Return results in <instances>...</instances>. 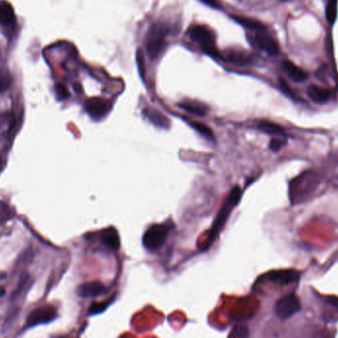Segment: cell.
I'll use <instances>...</instances> for the list:
<instances>
[{
  "mask_svg": "<svg viewBox=\"0 0 338 338\" xmlns=\"http://www.w3.org/2000/svg\"><path fill=\"white\" fill-rule=\"evenodd\" d=\"M300 310H301L300 301L293 294L287 295L279 299L274 307V312L276 316L281 320L290 319Z\"/></svg>",
  "mask_w": 338,
  "mask_h": 338,
  "instance_id": "5b68a950",
  "label": "cell"
},
{
  "mask_svg": "<svg viewBox=\"0 0 338 338\" xmlns=\"http://www.w3.org/2000/svg\"><path fill=\"white\" fill-rule=\"evenodd\" d=\"M101 241L104 244L109 246L112 249H119L120 247V238L115 230H107L102 233Z\"/></svg>",
  "mask_w": 338,
  "mask_h": 338,
  "instance_id": "e0dca14e",
  "label": "cell"
},
{
  "mask_svg": "<svg viewBox=\"0 0 338 338\" xmlns=\"http://www.w3.org/2000/svg\"><path fill=\"white\" fill-rule=\"evenodd\" d=\"M105 287L100 282H89L80 285L77 288V295L82 298H94L102 295Z\"/></svg>",
  "mask_w": 338,
  "mask_h": 338,
  "instance_id": "8fae6325",
  "label": "cell"
},
{
  "mask_svg": "<svg viewBox=\"0 0 338 338\" xmlns=\"http://www.w3.org/2000/svg\"><path fill=\"white\" fill-rule=\"evenodd\" d=\"M16 22V16L12 5L6 1L0 2V24L4 26L13 25Z\"/></svg>",
  "mask_w": 338,
  "mask_h": 338,
  "instance_id": "9a60e30c",
  "label": "cell"
},
{
  "mask_svg": "<svg viewBox=\"0 0 338 338\" xmlns=\"http://www.w3.org/2000/svg\"><path fill=\"white\" fill-rule=\"evenodd\" d=\"M12 82L11 74L7 70L0 68V93L7 91L12 85Z\"/></svg>",
  "mask_w": 338,
  "mask_h": 338,
  "instance_id": "7402d4cb",
  "label": "cell"
},
{
  "mask_svg": "<svg viewBox=\"0 0 338 338\" xmlns=\"http://www.w3.org/2000/svg\"><path fill=\"white\" fill-rule=\"evenodd\" d=\"M253 40L257 48L267 52L270 55H277L280 51L277 42L272 38L271 35L268 34L266 29L255 31Z\"/></svg>",
  "mask_w": 338,
  "mask_h": 338,
  "instance_id": "8992f818",
  "label": "cell"
},
{
  "mask_svg": "<svg viewBox=\"0 0 338 338\" xmlns=\"http://www.w3.org/2000/svg\"><path fill=\"white\" fill-rule=\"evenodd\" d=\"M4 294H5V291H4L3 288H1V287H0V297H1V296H3Z\"/></svg>",
  "mask_w": 338,
  "mask_h": 338,
  "instance_id": "83f0119b",
  "label": "cell"
},
{
  "mask_svg": "<svg viewBox=\"0 0 338 338\" xmlns=\"http://www.w3.org/2000/svg\"><path fill=\"white\" fill-rule=\"evenodd\" d=\"M300 274L295 270H277L267 274L268 280L280 285H289L299 280Z\"/></svg>",
  "mask_w": 338,
  "mask_h": 338,
  "instance_id": "9c48e42d",
  "label": "cell"
},
{
  "mask_svg": "<svg viewBox=\"0 0 338 338\" xmlns=\"http://www.w3.org/2000/svg\"><path fill=\"white\" fill-rule=\"evenodd\" d=\"M84 108L93 119L97 120L104 117L110 111L111 104L101 97H93L85 102Z\"/></svg>",
  "mask_w": 338,
  "mask_h": 338,
  "instance_id": "ba28073f",
  "label": "cell"
},
{
  "mask_svg": "<svg viewBox=\"0 0 338 338\" xmlns=\"http://www.w3.org/2000/svg\"><path fill=\"white\" fill-rule=\"evenodd\" d=\"M282 67L289 78L295 82H303L308 78V73L290 60L283 61Z\"/></svg>",
  "mask_w": 338,
  "mask_h": 338,
  "instance_id": "30bf717a",
  "label": "cell"
},
{
  "mask_svg": "<svg viewBox=\"0 0 338 338\" xmlns=\"http://www.w3.org/2000/svg\"><path fill=\"white\" fill-rule=\"evenodd\" d=\"M54 90H55V94H56L57 99H59V100L67 99L69 97V95H70L68 89L63 84H60V83L55 85Z\"/></svg>",
  "mask_w": 338,
  "mask_h": 338,
  "instance_id": "cb8c5ba5",
  "label": "cell"
},
{
  "mask_svg": "<svg viewBox=\"0 0 338 338\" xmlns=\"http://www.w3.org/2000/svg\"><path fill=\"white\" fill-rule=\"evenodd\" d=\"M143 112L146 119L154 126L159 127V128H164V129H167L169 127L168 119L165 116H163L160 112L154 109H151V108H145Z\"/></svg>",
  "mask_w": 338,
  "mask_h": 338,
  "instance_id": "4fadbf2b",
  "label": "cell"
},
{
  "mask_svg": "<svg viewBox=\"0 0 338 338\" xmlns=\"http://www.w3.org/2000/svg\"><path fill=\"white\" fill-rule=\"evenodd\" d=\"M178 106L183 109L184 111L190 113V114H194V115H197V116H205L208 112V108L200 103V102H197V101H191V100H186V101H183V102H180L178 104Z\"/></svg>",
  "mask_w": 338,
  "mask_h": 338,
  "instance_id": "2e32d148",
  "label": "cell"
},
{
  "mask_svg": "<svg viewBox=\"0 0 338 338\" xmlns=\"http://www.w3.org/2000/svg\"><path fill=\"white\" fill-rule=\"evenodd\" d=\"M279 83H280V87H281V89L283 90V92H284L285 94H287L288 96L292 97L293 99H297L296 94L294 93V91L291 89L290 87H289V85L286 83V81H285V80H283V79H280V80H279Z\"/></svg>",
  "mask_w": 338,
  "mask_h": 338,
  "instance_id": "484cf974",
  "label": "cell"
},
{
  "mask_svg": "<svg viewBox=\"0 0 338 338\" xmlns=\"http://www.w3.org/2000/svg\"><path fill=\"white\" fill-rule=\"evenodd\" d=\"M308 96L312 101L318 104H325L332 99V92L318 85H311L308 88Z\"/></svg>",
  "mask_w": 338,
  "mask_h": 338,
  "instance_id": "7c38bea8",
  "label": "cell"
},
{
  "mask_svg": "<svg viewBox=\"0 0 338 338\" xmlns=\"http://www.w3.org/2000/svg\"><path fill=\"white\" fill-rule=\"evenodd\" d=\"M326 14L329 23L331 25H334L338 18V0H329Z\"/></svg>",
  "mask_w": 338,
  "mask_h": 338,
  "instance_id": "44dd1931",
  "label": "cell"
},
{
  "mask_svg": "<svg viewBox=\"0 0 338 338\" xmlns=\"http://www.w3.org/2000/svg\"><path fill=\"white\" fill-rule=\"evenodd\" d=\"M1 162H2V161H1V156H0V167H1Z\"/></svg>",
  "mask_w": 338,
  "mask_h": 338,
  "instance_id": "f1b7e54d",
  "label": "cell"
},
{
  "mask_svg": "<svg viewBox=\"0 0 338 338\" xmlns=\"http://www.w3.org/2000/svg\"><path fill=\"white\" fill-rule=\"evenodd\" d=\"M257 129L267 135L274 136L277 138H285V130L279 126L278 124H275L273 122L269 121H260L257 124Z\"/></svg>",
  "mask_w": 338,
  "mask_h": 338,
  "instance_id": "5bb4252c",
  "label": "cell"
},
{
  "mask_svg": "<svg viewBox=\"0 0 338 338\" xmlns=\"http://www.w3.org/2000/svg\"><path fill=\"white\" fill-rule=\"evenodd\" d=\"M227 57L230 61L234 62V63H237V64H241V65H243V64H247L251 61V58H250V55L243 52V51H241V50H235V49H232L230 50L228 53H227Z\"/></svg>",
  "mask_w": 338,
  "mask_h": 338,
  "instance_id": "ac0fdd59",
  "label": "cell"
},
{
  "mask_svg": "<svg viewBox=\"0 0 338 338\" xmlns=\"http://www.w3.org/2000/svg\"><path fill=\"white\" fill-rule=\"evenodd\" d=\"M286 144H287V141L284 140L283 138H274V139L271 140V142L269 144V147L273 151H278L283 146H285Z\"/></svg>",
  "mask_w": 338,
  "mask_h": 338,
  "instance_id": "d4e9b609",
  "label": "cell"
},
{
  "mask_svg": "<svg viewBox=\"0 0 338 338\" xmlns=\"http://www.w3.org/2000/svg\"><path fill=\"white\" fill-rule=\"evenodd\" d=\"M56 318V311L52 307H42L34 310L27 318V326L35 327L48 324Z\"/></svg>",
  "mask_w": 338,
  "mask_h": 338,
  "instance_id": "52a82bcc",
  "label": "cell"
},
{
  "mask_svg": "<svg viewBox=\"0 0 338 338\" xmlns=\"http://www.w3.org/2000/svg\"><path fill=\"white\" fill-rule=\"evenodd\" d=\"M168 228L164 225H153L146 230L143 237V244L148 250L160 248L167 239Z\"/></svg>",
  "mask_w": 338,
  "mask_h": 338,
  "instance_id": "277c9868",
  "label": "cell"
},
{
  "mask_svg": "<svg viewBox=\"0 0 338 338\" xmlns=\"http://www.w3.org/2000/svg\"><path fill=\"white\" fill-rule=\"evenodd\" d=\"M190 38L198 43L208 54L214 57H220V52L216 47V39L214 33L206 26L195 25L189 29Z\"/></svg>",
  "mask_w": 338,
  "mask_h": 338,
  "instance_id": "3957f363",
  "label": "cell"
},
{
  "mask_svg": "<svg viewBox=\"0 0 338 338\" xmlns=\"http://www.w3.org/2000/svg\"><path fill=\"white\" fill-rule=\"evenodd\" d=\"M107 306V304H93L89 309V315H96L103 312Z\"/></svg>",
  "mask_w": 338,
  "mask_h": 338,
  "instance_id": "4316f807",
  "label": "cell"
},
{
  "mask_svg": "<svg viewBox=\"0 0 338 338\" xmlns=\"http://www.w3.org/2000/svg\"><path fill=\"white\" fill-rule=\"evenodd\" d=\"M168 30L162 22L153 23L146 35V53L150 59H155L165 47Z\"/></svg>",
  "mask_w": 338,
  "mask_h": 338,
  "instance_id": "7a4b0ae2",
  "label": "cell"
},
{
  "mask_svg": "<svg viewBox=\"0 0 338 338\" xmlns=\"http://www.w3.org/2000/svg\"><path fill=\"white\" fill-rule=\"evenodd\" d=\"M249 338V332L248 329L245 326L238 325L236 326L231 334L230 338Z\"/></svg>",
  "mask_w": 338,
  "mask_h": 338,
  "instance_id": "603a6c76",
  "label": "cell"
},
{
  "mask_svg": "<svg viewBox=\"0 0 338 338\" xmlns=\"http://www.w3.org/2000/svg\"><path fill=\"white\" fill-rule=\"evenodd\" d=\"M242 195V189L238 186L235 187L231 191V193L228 196L227 200L225 201L223 207L221 208V210H220V212H219V214L216 218V221L213 224V227L211 228V230L209 232L208 239H207L206 243H205V249H207L214 242L215 239L218 237L219 233L222 231V229L226 225L232 211L240 203Z\"/></svg>",
  "mask_w": 338,
  "mask_h": 338,
  "instance_id": "6da1fadb",
  "label": "cell"
},
{
  "mask_svg": "<svg viewBox=\"0 0 338 338\" xmlns=\"http://www.w3.org/2000/svg\"><path fill=\"white\" fill-rule=\"evenodd\" d=\"M234 19L239 22L241 25L244 26L245 28H248L250 30L255 31H259V30H264L266 29L264 25H262L260 22L255 21L253 19L250 18H245V17H234Z\"/></svg>",
  "mask_w": 338,
  "mask_h": 338,
  "instance_id": "d6986e66",
  "label": "cell"
},
{
  "mask_svg": "<svg viewBox=\"0 0 338 338\" xmlns=\"http://www.w3.org/2000/svg\"><path fill=\"white\" fill-rule=\"evenodd\" d=\"M188 124L190 125V127L193 128L195 131H197L199 134H201L205 138L210 139V140H214L213 131L211 130V128H209L205 124H202V123L196 122V121H188Z\"/></svg>",
  "mask_w": 338,
  "mask_h": 338,
  "instance_id": "ffe728a7",
  "label": "cell"
}]
</instances>
